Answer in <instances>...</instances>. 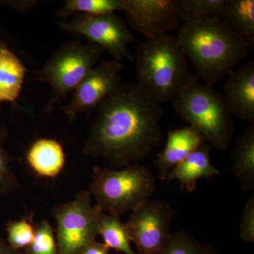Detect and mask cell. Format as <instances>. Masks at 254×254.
Here are the masks:
<instances>
[{
    "label": "cell",
    "instance_id": "603a6c76",
    "mask_svg": "<svg viewBox=\"0 0 254 254\" xmlns=\"http://www.w3.org/2000/svg\"><path fill=\"white\" fill-rule=\"evenodd\" d=\"M162 254H218L211 245H203L187 231L173 235Z\"/></svg>",
    "mask_w": 254,
    "mask_h": 254
},
{
    "label": "cell",
    "instance_id": "8992f818",
    "mask_svg": "<svg viewBox=\"0 0 254 254\" xmlns=\"http://www.w3.org/2000/svg\"><path fill=\"white\" fill-rule=\"evenodd\" d=\"M105 50L78 40L66 42L37 73L38 79L51 87L54 100L66 96L98 65Z\"/></svg>",
    "mask_w": 254,
    "mask_h": 254
},
{
    "label": "cell",
    "instance_id": "7c38bea8",
    "mask_svg": "<svg viewBox=\"0 0 254 254\" xmlns=\"http://www.w3.org/2000/svg\"><path fill=\"white\" fill-rule=\"evenodd\" d=\"M223 98L232 116L254 124V63L232 71L223 88Z\"/></svg>",
    "mask_w": 254,
    "mask_h": 254
},
{
    "label": "cell",
    "instance_id": "4316f807",
    "mask_svg": "<svg viewBox=\"0 0 254 254\" xmlns=\"http://www.w3.org/2000/svg\"><path fill=\"white\" fill-rule=\"evenodd\" d=\"M1 4L9 5L10 7L17 11H26L34 7L38 1H1Z\"/></svg>",
    "mask_w": 254,
    "mask_h": 254
},
{
    "label": "cell",
    "instance_id": "ba28073f",
    "mask_svg": "<svg viewBox=\"0 0 254 254\" xmlns=\"http://www.w3.org/2000/svg\"><path fill=\"white\" fill-rule=\"evenodd\" d=\"M66 33L85 37L89 43L108 51L115 60H134L128 51L133 38L126 22L115 13L103 14H76L70 21L59 23Z\"/></svg>",
    "mask_w": 254,
    "mask_h": 254
},
{
    "label": "cell",
    "instance_id": "4fadbf2b",
    "mask_svg": "<svg viewBox=\"0 0 254 254\" xmlns=\"http://www.w3.org/2000/svg\"><path fill=\"white\" fill-rule=\"evenodd\" d=\"M205 143V138L191 127L170 130L165 148L155 160L160 180L165 181L170 170Z\"/></svg>",
    "mask_w": 254,
    "mask_h": 254
},
{
    "label": "cell",
    "instance_id": "3957f363",
    "mask_svg": "<svg viewBox=\"0 0 254 254\" xmlns=\"http://www.w3.org/2000/svg\"><path fill=\"white\" fill-rule=\"evenodd\" d=\"M136 73L141 91L159 104L173 100L194 76L176 36L162 35L138 47Z\"/></svg>",
    "mask_w": 254,
    "mask_h": 254
},
{
    "label": "cell",
    "instance_id": "5bb4252c",
    "mask_svg": "<svg viewBox=\"0 0 254 254\" xmlns=\"http://www.w3.org/2000/svg\"><path fill=\"white\" fill-rule=\"evenodd\" d=\"M210 144L203 143L180 164L169 171L165 181L177 180L182 190L190 193L196 190L197 182L200 179H210L220 175V171L212 164Z\"/></svg>",
    "mask_w": 254,
    "mask_h": 254
},
{
    "label": "cell",
    "instance_id": "cb8c5ba5",
    "mask_svg": "<svg viewBox=\"0 0 254 254\" xmlns=\"http://www.w3.org/2000/svg\"><path fill=\"white\" fill-rule=\"evenodd\" d=\"M55 230L50 222L43 219L35 227L34 237L26 249V254H59Z\"/></svg>",
    "mask_w": 254,
    "mask_h": 254
},
{
    "label": "cell",
    "instance_id": "ac0fdd59",
    "mask_svg": "<svg viewBox=\"0 0 254 254\" xmlns=\"http://www.w3.org/2000/svg\"><path fill=\"white\" fill-rule=\"evenodd\" d=\"M232 170L242 189H254V125L252 124L236 141L231 155Z\"/></svg>",
    "mask_w": 254,
    "mask_h": 254
},
{
    "label": "cell",
    "instance_id": "83f0119b",
    "mask_svg": "<svg viewBox=\"0 0 254 254\" xmlns=\"http://www.w3.org/2000/svg\"><path fill=\"white\" fill-rule=\"evenodd\" d=\"M81 254H110L109 249L104 244L96 241L88 246Z\"/></svg>",
    "mask_w": 254,
    "mask_h": 254
},
{
    "label": "cell",
    "instance_id": "52a82bcc",
    "mask_svg": "<svg viewBox=\"0 0 254 254\" xmlns=\"http://www.w3.org/2000/svg\"><path fill=\"white\" fill-rule=\"evenodd\" d=\"M103 213L92 203L88 190L78 192L72 200L55 205L51 215L56 220L55 237L59 254H81L96 242Z\"/></svg>",
    "mask_w": 254,
    "mask_h": 254
},
{
    "label": "cell",
    "instance_id": "6da1fadb",
    "mask_svg": "<svg viewBox=\"0 0 254 254\" xmlns=\"http://www.w3.org/2000/svg\"><path fill=\"white\" fill-rule=\"evenodd\" d=\"M163 117L136 83L122 84L96 110L82 152L113 168L139 163L160 144Z\"/></svg>",
    "mask_w": 254,
    "mask_h": 254
},
{
    "label": "cell",
    "instance_id": "8fae6325",
    "mask_svg": "<svg viewBox=\"0 0 254 254\" xmlns=\"http://www.w3.org/2000/svg\"><path fill=\"white\" fill-rule=\"evenodd\" d=\"M123 11L135 31L147 39L168 34L180 26L175 0H123Z\"/></svg>",
    "mask_w": 254,
    "mask_h": 254
},
{
    "label": "cell",
    "instance_id": "f1b7e54d",
    "mask_svg": "<svg viewBox=\"0 0 254 254\" xmlns=\"http://www.w3.org/2000/svg\"><path fill=\"white\" fill-rule=\"evenodd\" d=\"M0 254H21L18 251L11 248L4 239L0 237Z\"/></svg>",
    "mask_w": 254,
    "mask_h": 254
},
{
    "label": "cell",
    "instance_id": "30bf717a",
    "mask_svg": "<svg viewBox=\"0 0 254 254\" xmlns=\"http://www.w3.org/2000/svg\"><path fill=\"white\" fill-rule=\"evenodd\" d=\"M123 64L117 60H105L90 71L73 92L63 111L73 121L81 114L98 109L121 86Z\"/></svg>",
    "mask_w": 254,
    "mask_h": 254
},
{
    "label": "cell",
    "instance_id": "484cf974",
    "mask_svg": "<svg viewBox=\"0 0 254 254\" xmlns=\"http://www.w3.org/2000/svg\"><path fill=\"white\" fill-rule=\"evenodd\" d=\"M240 235L245 242H254V195L247 201L240 222Z\"/></svg>",
    "mask_w": 254,
    "mask_h": 254
},
{
    "label": "cell",
    "instance_id": "5b68a950",
    "mask_svg": "<svg viewBox=\"0 0 254 254\" xmlns=\"http://www.w3.org/2000/svg\"><path fill=\"white\" fill-rule=\"evenodd\" d=\"M156 190V179L143 164L123 168L95 167L88 191L103 213L120 215L133 211L149 200Z\"/></svg>",
    "mask_w": 254,
    "mask_h": 254
},
{
    "label": "cell",
    "instance_id": "44dd1931",
    "mask_svg": "<svg viewBox=\"0 0 254 254\" xmlns=\"http://www.w3.org/2000/svg\"><path fill=\"white\" fill-rule=\"evenodd\" d=\"M123 9V0H66L57 15L68 18L73 14H109Z\"/></svg>",
    "mask_w": 254,
    "mask_h": 254
},
{
    "label": "cell",
    "instance_id": "d4e9b609",
    "mask_svg": "<svg viewBox=\"0 0 254 254\" xmlns=\"http://www.w3.org/2000/svg\"><path fill=\"white\" fill-rule=\"evenodd\" d=\"M6 242L14 250L19 251L31 245L35 227L28 219L11 220L6 225Z\"/></svg>",
    "mask_w": 254,
    "mask_h": 254
},
{
    "label": "cell",
    "instance_id": "d6986e66",
    "mask_svg": "<svg viewBox=\"0 0 254 254\" xmlns=\"http://www.w3.org/2000/svg\"><path fill=\"white\" fill-rule=\"evenodd\" d=\"M99 235L103 244L124 254H138L132 250L131 238L127 223L122 221L119 215L103 213L99 220Z\"/></svg>",
    "mask_w": 254,
    "mask_h": 254
},
{
    "label": "cell",
    "instance_id": "9a60e30c",
    "mask_svg": "<svg viewBox=\"0 0 254 254\" xmlns=\"http://www.w3.org/2000/svg\"><path fill=\"white\" fill-rule=\"evenodd\" d=\"M26 159L33 173L48 179L59 176L66 163L63 145L54 138L36 140L26 152Z\"/></svg>",
    "mask_w": 254,
    "mask_h": 254
},
{
    "label": "cell",
    "instance_id": "2e32d148",
    "mask_svg": "<svg viewBox=\"0 0 254 254\" xmlns=\"http://www.w3.org/2000/svg\"><path fill=\"white\" fill-rule=\"evenodd\" d=\"M26 66L4 42H0V104H17L26 74Z\"/></svg>",
    "mask_w": 254,
    "mask_h": 254
},
{
    "label": "cell",
    "instance_id": "9c48e42d",
    "mask_svg": "<svg viewBox=\"0 0 254 254\" xmlns=\"http://www.w3.org/2000/svg\"><path fill=\"white\" fill-rule=\"evenodd\" d=\"M175 213L168 202L150 199L131 212L127 225L137 254H163L173 237L170 229Z\"/></svg>",
    "mask_w": 254,
    "mask_h": 254
},
{
    "label": "cell",
    "instance_id": "ffe728a7",
    "mask_svg": "<svg viewBox=\"0 0 254 254\" xmlns=\"http://www.w3.org/2000/svg\"><path fill=\"white\" fill-rule=\"evenodd\" d=\"M225 0H175L179 21H220Z\"/></svg>",
    "mask_w": 254,
    "mask_h": 254
},
{
    "label": "cell",
    "instance_id": "7402d4cb",
    "mask_svg": "<svg viewBox=\"0 0 254 254\" xmlns=\"http://www.w3.org/2000/svg\"><path fill=\"white\" fill-rule=\"evenodd\" d=\"M8 134L7 128H0V198L11 194L20 187L18 177L11 165V158L5 148Z\"/></svg>",
    "mask_w": 254,
    "mask_h": 254
},
{
    "label": "cell",
    "instance_id": "277c9868",
    "mask_svg": "<svg viewBox=\"0 0 254 254\" xmlns=\"http://www.w3.org/2000/svg\"><path fill=\"white\" fill-rule=\"evenodd\" d=\"M177 115L196 130L210 146L225 150L235 131L232 115L223 95L193 76L173 100Z\"/></svg>",
    "mask_w": 254,
    "mask_h": 254
},
{
    "label": "cell",
    "instance_id": "e0dca14e",
    "mask_svg": "<svg viewBox=\"0 0 254 254\" xmlns=\"http://www.w3.org/2000/svg\"><path fill=\"white\" fill-rule=\"evenodd\" d=\"M221 21L248 49L254 48V0H225Z\"/></svg>",
    "mask_w": 254,
    "mask_h": 254
},
{
    "label": "cell",
    "instance_id": "7a4b0ae2",
    "mask_svg": "<svg viewBox=\"0 0 254 254\" xmlns=\"http://www.w3.org/2000/svg\"><path fill=\"white\" fill-rule=\"evenodd\" d=\"M177 38L198 78L209 86L228 76L248 53L221 20L184 23Z\"/></svg>",
    "mask_w": 254,
    "mask_h": 254
}]
</instances>
